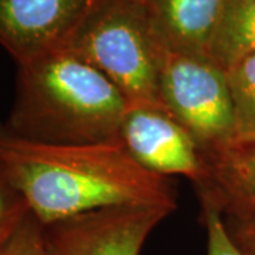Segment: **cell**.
Segmentation results:
<instances>
[{
	"label": "cell",
	"instance_id": "1",
	"mask_svg": "<svg viewBox=\"0 0 255 255\" xmlns=\"http://www.w3.org/2000/svg\"><path fill=\"white\" fill-rule=\"evenodd\" d=\"M0 172L43 227L117 206L176 209L170 180L142 167L119 139L41 143L16 136L1 125Z\"/></svg>",
	"mask_w": 255,
	"mask_h": 255
},
{
	"label": "cell",
	"instance_id": "2",
	"mask_svg": "<svg viewBox=\"0 0 255 255\" xmlns=\"http://www.w3.org/2000/svg\"><path fill=\"white\" fill-rule=\"evenodd\" d=\"M9 121L16 136L54 145L119 139L129 104L100 70L70 48L17 65Z\"/></svg>",
	"mask_w": 255,
	"mask_h": 255
},
{
	"label": "cell",
	"instance_id": "3",
	"mask_svg": "<svg viewBox=\"0 0 255 255\" xmlns=\"http://www.w3.org/2000/svg\"><path fill=\"white\" fill-rule=\"evenodd\" d=\"M65 48L114 82L129 107L166 112L159 74L169 47L146 0H98Z\"/></svg>",
	"mask_w": 255,
	"mask_h": 255
},
{
	"label": "cell",
	"instance_id": "4",
	"mask_svg": "<svg viewBox=\"0 0 255 255\" xmlns=\"http://www.w3.org/2000/svg\"><path fill=\"white\" fill-rule=\"evenodd\" d=\"M164 110L209 152L236 136L226 71L207 57L167 48L159 74Z\"/></svg>",
	"mask_w": 255,
	"mask_h": 255
},
{
	"label": "cell",
	"instance_id": "5",
	"mask_svg": "<svg viewBox=\"0 0 255 255\" xmlns=\"http://www.w3.org/2000/svg\"><path fill=\"white\" fill-rule=\"evenodd\" d=\"M173 210L117 206L43 227L46 255H140L152 230Z\"/></svg>",
	"mask_w": 255,
	"mask_h": 255
},
{
	"label": "cell",
	"instance_id": "6",
	"mask_svg": "<svg viewBox=\"0 0 255 255\" xmlns=\"http://www.w3.org/2000/svg\"><path fill=\"white\" fill-rule=\"evenodd\" d=\"M98 0H0V46L17 65L68 46Z\"/></svg>",
	"mask_w": 255,
	"mask_h": 255
},
{
	"label": "cell",
	"instance_id": "7",
	"mask_svg": "<svg viewBox=\"0 0 255 255\" xmlns=\"http://www.w3.org/2000/svg\"><path fill=\"white\" fill-rule=\"evenodd\" d=\"M119 140L137 163L156 174H180L196 187L206 179V156L186 128L157 108L129 107Z\"/></svg>",
	"mask_w": 255,
	"mask_h": 255
},
{
	"label": "cell",
	"instance_id": "8",
	"mask_svg": "<svg viewBox=\"0 0 255 255\" xmlns=\"http://www.w3.org/2000/svg\"><path fill=\"white\" fill-rule=\"evenodd\" d=\"M204 156L206 179L196 187L201 199L231 219L255 213V139L233 137Z\"/></svg>",
	"mask_w": 255,
	"mask_h": 255
},
{
	"label": "cell",
	"instance_id": "9",
	"mask_svg": "<svg viewBox=\"0 0 255 255\" xmlns=\"http://www.w3.org/2000/svg\"><path fill=\"white\" fill-rule=\"evenodd\" d=\"M156 27L173 51L209 58L228 0H146Z\"/></svg>",
	"mask_w": 255,
	"mask_h": 255
},
{
	"label": "cell",
	"instance_id": "10",
	"mask_svg": "<svg viewBox=\"0 0 255 255\" xmlns=\"http://www.w3.org/2000/svg\"><path fill=\"white\" fill-rule=\"evenodd\" d=\"M255 54V0H228L209 48V58L227 71Z\"/></svg>",
	"mask_w": 255,
	"mask_h": 255
},
{
	"label": "cell",
	"instance_id": "11",
	"mask_svg": "<svg viewBox=\"0 0 255 255\" xmlns=\"http://www.w3.org/2000/svg\"><path fill=\"white\" fill-rule=\"evenodd\" d=\"M226 77L236 122L234 137L255 139V54L231 65Z\"/></svg>",
	"mask_w": 255,
	"mask_h": 255
},
{
	"label": "cell",
	"instance_id": "12",
	"mask_svg": "<svg viewBox=\"0 0 255 255\" xmlns=\"http://www.w3.org/2000/svg\"><path fill=\"white\" fill-rule=\"evenodd\" d=\"M203 217L207 231V254L206 255H244L233 240L223 213L210 200L201 199Z\"/></svg>",
	"mask_w": 255,
	"mask_h": 255
},
{
	"label": "cell",
	"instance_id": "13",
	"mask_svg": "<svg viewBox=\"0 0 255 255\" xmlns=\"http://www.w3.org/2000/svg\"><path fill=\"white\" fill-rule=\"evenodd\" d=\"M0 255H46L43 244V226L28 211L18 223Z\"/></svg>",
	"mask_w": 255,
	"mask_h": 255
},
{
	"label": "cell",
	"instance_id": "14",
	"mask_svg": "<svg viewBox=\"0 0 255 255\" xmlns=\"http://www.w3.org/2000/svg\"><path fill=\"white\" fill-rule=\"evenodd\" d=\"M28 211L26 201L0 172V228L24 217Z\"/></svg>",
	"mask_w": 255,
	"mask_h": 255
},
{
	"label": "cell",
	"instance_id": "15",
	"mask_svg": "<svg viewBox=\"0 0 255 255\" xmlns=\"http://www.w3.org/2000/svg\"><path fill=\"white\" fill-rule=\"evenodd\" d=\"M228 231L243 254L255 255V213L233 217V228Z\"/></svg>",
	"mask_w": 255,
	"mask_h": 255
},
{
	"label": "cell",
	"instance_id": "16",
	"mask_svg": "<svg viewBox=\"0 0 255 255\" xmlns=\"http://www.w3.org/2000/svg\"><path fill=\"white\" fill-rule=\"evenodd\" d=\"M26 216H27V214H26ZM26 216H24V217H26ZM24 217L14 220V221H11V223H9V224H6V226H3V227L0 228V251H1V248L4 247V244L7 243V240H9L10 236L13 234V231L16 230V227L18 226V223L24 219Z\"/></svg>",
	"mask_w": 255,
	"mask_h": 255
}]
</instances>
